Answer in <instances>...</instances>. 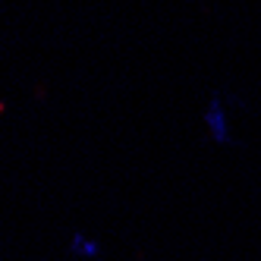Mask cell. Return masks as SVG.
<instances>
[{
  "label": "cell",
  "instance_id": "cell-1",
  "mask_svg": "<svg viewBox=\"0 0 261 261\" xmlns=\"http://www.w3.org/2000/svg\"><path fill=\"white\" fill-rule=\"evenodd\" d=\"M66 252H69L72 258H82V261H95V258H101V255H104V246H101L98 239H88V236L76 233V236L69 239Z\"/></svg>",
  "mask_w": 261,
  "mask_h": 261
}]
</instances>
